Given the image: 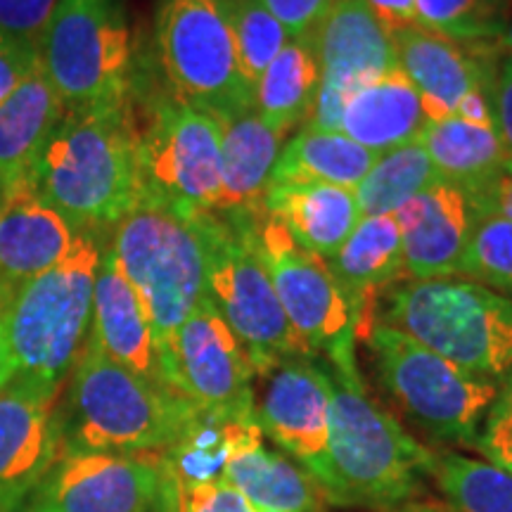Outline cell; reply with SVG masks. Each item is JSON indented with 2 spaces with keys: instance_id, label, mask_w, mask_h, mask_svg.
<instances>
[{
  "instance_id": "cell-1",
  "label": "cell",
  "mask_w": 512,
  "mask_h": 512,
  "mask_svg": "<svg viewBox=\"0 0 512 512\" xmlns=\"http://www.w3.org/2000/svg\"><path fill=\"white\" fill-rule=\"evenodd\" d=\"M328 366V363H325ZM328 451L313 479L332 505L387 510L420 494L432 448L415 441L363 387L356 368L328 366Z\"/></svg>"
},
{
  "instance_id": "cell-2",
  "label": "cell",
  "mask_w": 512,
  "mask_h": 512,
  "mask_svg": "<svg viewBox=\"0 0 512 512\" xmlns=\"http://www.w3.org/2000/svg\"><path fill=\"white\" fill-rule=\"evenodd\" d=\"M29 181L76 226L112 230L140 202L131 102L117 110H64Z\"/></svg>"
},
{
  "instance_id": "cell-3",
  "label": "cell",
  "mask_w": 512,
  "mask_h": 512,
  "mask_svg": "<svg viewBox=\"0 0 512 512\" xmlns=\"http://www.w3.org/2000/svg\"><path fill=\"white\" fill-rule=\"evenodd\" d=\"M200 408L83 344L60 406L62 448L100 453H162Z\"/></svg>"
},
{
  "instance_id": "cell-4",
  "label": "cell",
  "mask_w": 512,
  "mask_h": 512,
  "mask_svg": "<svg viewBox=\"0 0 512 512\" xmlns=\"http://www.w3.org/2000/svg\"><path fill=\"white\" fill-rule=\"evenodd\" d=\"M105 228H83L60 264L10 294L5 339L15 375L62 387L81 356L93 316V290L107 247Z\"/></svg>"
},
{
  "instance_id": "cell-5",
  "label": "cell",
  "mask_w": 512,
  "mask_h": 512,
  "mask_svg": "<svg viewBox=\"0 0 512 512\" xmlns=\"http://www.w3.org/2000/svg\"><path fill=\"white\" fill-rule=\"evenodd\" d=\"M382 323L458 368L489 380L512 373V299L465 278L403 280L387 292Z\"/></svg>"
},
{
  "instance_id": "cell-6",
  "label": "cell",
  "mask_w": 512,
  "mask_h": 512,
  "mask_svg": "<svg viewBox=\"0 0 512 512\" xmlns=\"http://www.w3.org/2000/svg\"><path fill=\"white\" fill-rule=\"evenodd\" d=\"M259 216L202 214L195 221L207 259L204 297L238 337L254 373L264 377L283 361L313 356L294 335L256 247Z\"/></svg>"
},
{
  "instance_id": "cell-7",
  "label": "cell",
  "mask_w": 512,
  "mask_h": 512,
  "mask_svg": "<svg viewBox=\"0 0 512 512\" xmlns=\"http://www.w3.org/2000/svg\"><path fill=\"white\" fill-rule=\"evenodd\" d=\"M107 249L136 290L162 354L204 299L207 259L200 226L162 204L140 200L112 228Z\"/></svg>"
},
{
  "instance_id": "cell-8",
  "label": "cell",
  "mask_w": 512,
  "mask_h": 512,
  "mask_svg": "<svg viewBox=\"0 0 512 512\" xmlns=\"http://www.w3.org/2000/svg\"><path fill=\"white\" fill-rule=\"evenodd\" d=\"M36 50L64 110H117L131 102L133 38L121 0H57Z\"/></svg>"
},
{
  "instance_id": "cell-9",
  "label": "cell",
  "mask_w": 512,
  "mask_h": 512,
  "mask_svg": "<svg viewBox=\"0 0 512 512\" xmlns=\"http://www.w3.org/2000/svg\"><path fill=\"white\" fill-rule=\"evenodd\" d=\"M361 339L382 387L408 418L434 439L477 448L479 422L501 392L496 380L467 373L382 320Z\"/></svg>"
},
{
  "instance_id": "cell-10",
  "label": "cell",
  "mask_w": 512,
  "mask_h": 512,
  "mask_svg": "<svg viewBox=\"0 0 512 512\" xmlns=\"http://www.w3.org/2000/svg\"><path fill=\"white\" fill-rule=\"evenodd\" d=\"M223 126L195 102L169 91L145 107L136 126L140 200L171 209L183 219L214 214L221 197Z\"/></svg>"
},
{
  "instance_id": "cell-11",
  "label": "cell",
  "mask_w": 512,
  "mask_h": 512,
  "mask_svg": "<svg viewBox=\"0 0 512 512\" xmlns=\"http://www.w3.org/2000/svg\"><path fill=\"white\" fill-rule=\"evenodd\" d=\"M155 43L169 88L219 119L254 110L223 0H157Z\"/></svg>"
},
{
  "instance_id": "cell-12",
  "label": "cell",
  "mask_w": 512,
  "mask_h": 512,
  "mask_svg": "<svg viewBox=\"0 0 512 512\" xmlns=\"http://www.w3.org/2000/svg\"><path fill=\"white\" fill-rule=\"evenodd\" d=\"M256 247L294 335L313 358L356 368V318L323 256L306 252L273 216L256 219Z\"/></svg>"
},
{
  "instance_id": "cell-13",
  "label": "cell",
  "mask_w": 512,
  "mask_h": 512,
  "mask_svg": "<svg viewBox=\"0 0 512 512\" xmlns=\"http://www.w3.org/2000/svg\"><path fill=\"white\" fill-rule=\"evenodd\" d=\"M164 382L204 413L256 420L254 366L207 297L159 354Z\"/></svg>"
},
{
  "instance_id": "cell-14",
  "label": "cell",
  "mask_w": 512,
  "mask_h": 512,
  "mask_svg": "<svg viewBox=\"0 0 512 512\" xmlns=\"http://www.w3.org/2000/svg\"><path fill=\"white\" fill-rule=\"evenodd\" d=\"M320 88L304 126L339 131L344 102L363 83L399 69L394 38L363 0H335L311 31Z\"/></svg>"
},
{
  "instance_id": "cell-15",
  "label": "cell",
  "mask_w": 512,
  "mask_h": 512,
  "mask_svg": "<svg viewBox=\"0 0 512 512\" xmlns=\"http://www.w3.org/2000/svg\"><path fill=\"white\" fill-rule=\"evenodd\" d=\"M162 494L159 453L62 448L36 489L41 512H155Z\"/></svg>"
},
{
  "instance_id": "cell-16",
  "label": "cell",
  "mask_w": 512,
  "mask_h": 512,
  "mask_svg": "<svg viewBox=\"0 0 512 512\" xmlns=\"http://www.w3.org/2000/svg\"><path fill=\"white\" fill-rule=\"evenodd\" d=\"M62 387L15 375L0 389V512H17L62 453Z\"/></svg>"
},
{
  "instance_id": "cell-17",
  "label": "cell",
  "mask_w": 512,
  "mask_h": 512,
  "mask_svg": "<svg viewBox=\"0 0 512 512\" xmlns=\"http://www.w3.org/2000/svg\"><path fill=\"white\" fill-rule=\"evenodd\" d=\"M266 377V389L256 403V422L264 437L297 458L309 475L328 451L332 382L318 358H290Z\"/></svg>"
},
{
  "instance_id": "cell-18",
  "label": "cell",
  "mask_w": 512,
  "mask_h": 512,
  "mask_svg": "<svg viewBox=\"0 0 512 512\" xmlns=\"http://www.w3.org/2000/svg\"><path fill=\"white\" fill-rule=\"evenodd\" d=\"M392 216L401 230L403 273L408 280L456 278L475 226L470 197L460 185L434 183Z\"/></svg>"
},
{
  "instance_id": "cell-19",
  "label": "cell",
  "mask_w": 512,
  "mask_h": 512,
  "mask_svg": "<svg viewBox=\"0 0 512 512\" xmlns=\"http://www.w3.org/2000/svg\"><path fill=\"white\" fill-rule=\"evenodd\" d=\"M81 226L38 195L27 178L0 192V283L19 287L60 264Z\"/></svg>"
},
{
  "instance_id": "cell-20",
  "label": "cell",
  "mask_w": 512,
  "mask_h": 512,
  "mask_svg": "<svg viewBox=\"0 0 512 512\" xmlns=\"http://www.w3.org/2000/svg\"><path fill=\"white\" fill-rule=\"evenodd\" d=\"M88 339L119 366L145 380L169 387L164 382L157 342L143 304L107 247L102 254L98 278H95Z\"/></svg>"
},
{
  "instance_id": "cell-21",
  "label": "cell",
  "mask_w": 512,
  "mask_h": 512,
  "mask_svg": "<svg viewBox=\"0 0 512 512\" xmlns=\"http://www.w3.org/2000/svg\"><path fill=\"white\" fill-rule=\"evenodd\" d=\"M226 482L240 491L256 510L325 512L323 486L302 465L264 444L259 422H240L226 465Z\"/></svg>"
},
{
  "instance_id": "cell-22",
  "label": "cell",
  "mask_w": 512,
  "mask_h": 512,
  "mask_svg": "<svg viewBox=\"0 0 512 512\" xmlns=\"http://www.w3.org/2000/svg\"><path fill=\"white\" fill-rule=\"evenodd\" d=\"M401 72L413 83L427 121L456 117L460 100L486 91L482 64L458 43L422 27L392 34Z\"/></svg>"
},
{
  "instance_id": "cell-23",
  "label": "cell",
  "mask_w": 512,
  "mask_h": 512,
  "mask_svg": "<svg viewBox=\"0 0 512 512\" xmlns=\"http://www.w3.org/2000/svg\"><path fill=\"white\" fill-rule=\"evenodd\" d=\"M356 318V339L375 323L377 294L406 278L401 230L392 214L363 216L349 240L328 259Z\"/></svg>"
},
{
  "instance_id": "cell-24",
  "label": "cell",
  "mask_w": 512,
  "mask_h": 512,
  "mask_svg": "<svg viewBox=\"0 0 512 512\" xmlns=\"http://www.w3.org/2000/svg\"><path fill=\"white\" fill-rule=\"evenodd\" d=\"M221 126V197L214 214H264V195L285 138L266 126L254 110L221 119Z\"/></svg>"
},
{
  "instance_id": "cell-25",
  "label": "cell",
  "mask_w": 512,
  "mask_h": 512,
  "mask_svg": "<svg viewBox=\"0 0 512 512\" xmlns=\"http://www.w3.org/2000/svg\"><path fill=\"white\" fill-rule=\"evenodd\" d=\"M264 214L283 223L299 247L325 261L363 219L354 190L337 185H268Z\"/></svg>"
},
{
  "instance_id": "cell-26",
  "label": "cell",
  "mask_w": 512,
  "mask_h": 512,
  "mask_svg": "<svg viewBox=\"0 0 512 512\" xmlns=\"http://www.w3.org/2000/svg\"><path fill=\"white\" fill-rule=\"evenodd\" d=\"M427 119L413 83L399 69L363 83L344 102L339 131L384 155L420 138Z\"/></svg>"
},
{
  "instance_id": "cell-27",
  "label": "cell",
  "mask_w": 512,
  "mask_h": 512,
  "mask_svg": "<svg viewBox=\"0 0 512 512\" xmlns=\"http://www.w3.org/2000/svg\"><path fill=\"white\" fill-rule=\"evenodd\" d=\"M62 112V102L41 67L0 102V192L29 176Z\"/></svg>"
},
{
  "instance_id": "cell-28",
  "label": "cell",
  "mask_w": 512,
  "mask_h": 512,
  "mask_svg": "<svg viewBox=\"0 0 512 512\" xmlns=\"http://www.w3.org/2000/svg\"><path fill=\"white\" fill-rule=\"evenodd\" d=\"M377 157V152L366 150L342 131L304 126L297 136L285 140L268 185H337L354 190Z\"/></svg>"
},
{
  "instance_id": "cell-29",
  "label": "cell",
  "mask_w": 512,
  "mask_h": 512,
  "mask_svg": "<svg viewBox=\"0 0 512 512\" xmlns=\"http://www.w3.org/2000/svg\"><path fill=\"white\" fill-rule=\"evenodd\" d=\"M320 88V67L313 38L297 36L273 57L254 86V112L278 136L306 124Z\"/></svg>"
},
{
  "instance_id": "cell-30",
  "label": "cell",
  "mask_w": 512,
  "mask_h": 512,
  "mask_svg": "<svg viewBox=\"0 0 512 512\" xmlns=\"http://www.w3.org/2000/svg\"><path fill=\"white\" fill-rule=\"evenodd\" d=\"M418 140L441 181L463 190L482 183L510 157L496 126L470 124L460 117L427 121Z\"/></svg>"
},
{
  "instance_id": "cell-31",
  "label": "cell",
  "mask_w": 512,
  "mask_h": 512,
  "mask_svg": "<svg viewBox=\"0 0 512 512\" xmlns=\"http://www.w3.org/2000/svg\"><path fill=\"white\" fill-rule=\"evenodd\" d=\"M441 176L420 140L406 143L377 157L368 176L354 188L361 216L394 214L420 192L439 183Z\"/></svg>"
},
{
  "instance_id": "cell-32",
  "label": "cell",
  "mask_w": 512,
  "mask_h": 512,
  "mask_svg": "<svg viewBox=\"0 0 512 512\" xmlns=\"http://www.w3.org/2000/svg\"><path fill=\"white\" fill-rule=\"evenodd\" d=\"M427 477L458 512H512V475L489 460L432 451Z\"/></svg>"
},
{
  "instance_id": "cell-33",
  "label": "cell",
  "mask_w": 512,
  "mask_h": 512,
  "mask_svg": "<svg viewBox=\"0 0 512 512\" xmlns=\"http://www.w3.org/2000/svg\"><path fill=\"white\" fill-rule=\"evenodd\" d=\"M418 27L434 31L448 41H498L508 24V0H415Z\"/></svg>"
},
{
  "instance_id": "cell-34",
  "label": "cell",
  "mask_w": 512,
  "mask_h": 512,
  "mask_svg": "<svg viewBox=\"0 0 512 512\" xmlns=\"http://www.w3.org/2000/svg\"><path fill=\"white\" fill-rule=\"evenodd\" d=\"M456 278H470L491 290L512 292V221L501 216H475Z\"/></svg>"
},
{
  "instance_id": "cell-35",
  "label": "cell",
  "mask_w": 512,
  "mask_h": 512,
  "mask_svg": "<svg viewBox=\"0 0 512 512\" xmlns=\"http://www.w3.org/2000/svg\"><path fill=\"white\" fill-rule=\"evenodd\" d=\"M223 3H226L235 41H238L242 72L249 86L254 88L273 57L285 48L292 36L259 0H223Z\"/></svg>"
},
{
  "instance_id": "cell-36",
  "label": "cell",
  "mask_w": 512,
  "mask_h": 512,
  "mask_svg": "<svg viewBox=\"0 0 512 512\" xmlns=\"http://www.w3.org/2000/svg\"><path fill=\"white\" fill-rule=\"evenodd\" d=\"M477 448L491 465L512 475V382L503 392H498L494 406L486 413Z\"/></svg>"
},
{
  "instance_id": "cell-37",
  "label": "cell",
  "mask_w": 512,
  "mask_h": 512,
  "mask_svg": "<svg viewBox=\"0 0 512 512\" xmlns=\"http://www.w3.org/2000/svg\"><path fill=\"white\" fill-rule=\"evenodd\" d=\"M166 512H256V508L235 486L221 479L181 491Z\"/></svg>"
},
{
  "instance_id": "cell-38",
  "label": "cell",
  "mask_w": 512,
  "mask_h": 512,
  "mask_svg": "<svg viewBox=\"0 0 512 512\" xmlns=\"http://www.w3.org/2000/svg\"><path fill=\"white\" fill-rule=\"evenodd\" d=\"M55 8L57 0H0V31L38 43Z\"/></svg>"
},
{
  "instance_id": "cell-39",
  "label": "cell",
  "mask_w": 512,
  "mask_h": 512,
  "mask_svg": "<svg viewBox=\"0 0 512 512\" xmlns=\"http://www.w3.org/2000/svg\"><path fill=\"white\" fill-rule=\"evenodd\" d=\"M475 216H501L512 221V157L498 166L482 183L467 188Z\"/></svg>"
},
{
  "instance_id": "cell-40",
  "label": "cell",
  "mask_w": 512,
  "mask_h": 512,
  "mask_svg": "<svg viewBox=\"0 0 512 512\" xmlns=\"http://www.w3.org/2000/svg\"><path fill=\"white\" fill-rule=\"evenodd\" d=\"M38 67L36 43L0 31V102Z\"/></svg>"
},
{
  "instance_id": "cell-41",
  "label": "cell",
  "mask_w": 512,
  "mask_h": 512,
  "mask_svg": "<svg viewBox=\"0 0 512 512\" xmlns=\"http://www.w3.org/2000/svg\"><path fill=\"white\" fill-rule=\"evenodd\" d=\"M292 38L309 36L335 0H259Z\"/></svg>"
},
{
  "instance_id": "cell-42",
  "label": "cell",
  "mask_w": 512,
  "mask_h": 512,
  "mask_svg": "<svg viewBox=\"0 0 512 512\" xmlns=\"http://www.w3.org/2000/svg\"><path fill=\"white\" fill-rule=\"evenodd\" d=\"M491 110H494L496 131L501 136L505 150L512 157V57L505 55L498 64L496 79L489 91Z\"/></svg>"
},
{
  "instance_id": "cell-43",
  "label": "cell",
  "mask_w": 512,
  "mask_h": 512,
  "mask_svg": "<svg viewBox=\"0 0 512 512\" xmlns=\"http://www.w3.org/2000/svg\"><path fill=\"white\" fill-rule=\"evenodd\" d=\"M363 3H366V8L373 12L377 22H380L389 34L418 27V8H415V0H363Z\"/></svg>"
},
{
  "instance_id": "cell-44",
  "label": "cell",
  "mask_w": 512,
  "mask_h": 512,
  "mask_svg": "<svg viewBox=\"0 0 512 512\" xmlns=\"http://www.w3.org/2000/svg\"><path fill=\"white\" fill-rule=\"evenodd\" d=\"M456 117L470 121V124H482V126H496L494 110H491L489 91H472L460 100Z\"/></svg>"
},
{
  "instance_id": "cell-45",
  "label": "cell",
  "mask_w": 512,
  "mask_h": 512,
  "mask_svg": "<svg viewBox=\"0 0 512 512\" xmlns=\"http://www.w3.org/2000/svg\"><path fill=\"white\" fill-rule=\"evenodd\" d=\"M12 290H15V287L0 283V389L15 377V366H12V358L8 351V339H5V309H8Z\"/></svg>"
},
{
  "instance_id": "cell-46",
  "label": "cell",
  "mask_w": 512,
  "mask_h": 512,
  "mask_svg": "<svg viewBox=\"0 0 512 512\" xmlns=\"http://www.w3.org/2000/svg\"><path fill=\"white\" fill-rule=\"evenodd\" d=\"M382 512H458V510H453L448 503L432 501V498H413V501L399 503L394 505V508H387Z\"/></svg>"
},
{
  "instance_id": "cell-47",
  "label": "cell",
  "mask_w": 512,
  "mask_h": 512,
  "mask_svg": "<svg viewBox=\"0 0 512 512\" xmlns=\"http://www.w3.org/2000/svg\"><path fill=\"white\" fill-rule=\"evenodd\" d=\"M498 41H501V46L505 48V53H508V57H512V15L508 19V24H505L503 36L498 38Z\"/></svg>"
},
{
  "instance_id": "cell-48",
  "label": "cell",
  "mask_w": 512,
  "mask_h": 512,
  "mask_svg": "<svg viewBox=\"0 0 512 512\" xmlns=\"http://www.w3.org/2000/svg\"><path fill=\"white\" fill-rule=\"evenodd\" d=\"M27 512H41V510H38V508H36V505H31V508H29Z\"/></svg>"
},
{
  "instance_id": "cell-49",
  "label": "cell",
  "mask_w": 512,
  "mask_h": 512,
  "mask_svg": "<svg viewBox=\"0 0 512 512\" xmlns=\"http://www.w3.org/2000/svg\"><path fill=\"white\" fill-rule=\"evenodd\" d=\"M256 512H266V510H256Z\"/></svg>"
}]
</instances>
